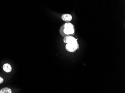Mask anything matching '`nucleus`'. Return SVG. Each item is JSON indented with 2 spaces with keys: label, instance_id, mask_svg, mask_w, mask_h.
<instances>
[{
  "label": "nucleus",
  "instance_id": "1",
  "mask_svg": "<svg viewBox=\"0 0 125 93\" xmlns=\"http://www.w3.org/2000/svg\"><path fill=\"white\" fill-rule=\"evenodd\" d=\"M63 31L64 33L66 35L73 34L74 33L73 26L71 23H66L64 25Z\"/></svg>",
  "mask_w": 125,
  "mask_h": 93
},
{
  "label": "nucleus",
  "instance_id": "2",
  "mask_svg": "<svg viewBox=\"0 0 125 93\" xmlns=\"http://www.w3.org/2000/svg\"><path fill=\"white\" fill-rule=\"evenodd\" d=\"M66 49L70 52H74L76 51L79 47L78 43L74 44H67L66 45Z\"/></svg>",
  "mask_w": 125,
  "mask_h": 93
},
{
  "label": "nucleus",
  "instance_id": "3",
  "mask_svg": "<svg viewBox=\"0 0 125 93\" xmlns=\"http://www.w3.org/2000/svg\"><path fill=\"white\" fill-rule=\"evenodd\" d=\"M64 42L67 44H74L78 43L77 40L74 37L71 36L65 37L63 39Z\"/></svg>",
  "mask_w": 125,
  "mask_h": 93
},
{
  "label": "nucleus",
  "instance_id": "4",
  "mask_svg": "<svg viewBox=\"0 0 125 93\" xmlns=\"http://www.w3.org/2000/svg\"><path fill=\"white\" fill-rule=\"evenodd\" d=\"M62 19L64 21L69 22L72 20V15L69 14H64L62 16Z\"/></svg>",
  "mask_w": 125,
  "mask_h": 93
},
{
  "label": "nucleus",
  "instance_id": "5",
  "mask_svg": "<svg viewBox=\"0 0 125 93\" xmlns=\"http://www.w3.org/2000/svg\"><path fill=\"white\" fill-rule=\"evenodd\" d=\"M3 70L6 73L10 72L12 70V67L8 63L5 64L3 66Z\"/></svg>",
  "mask_w": 125,
  "mask_h": 93
},
{
  "label": "nucleus",
  "instance_id": "6",
  "mask_svg": "<svg viewBox=\"0 0 125 93\" xmlns=\"http://www.w3.org/2000/svg\"><path fill=\"white\" fill-rule=\"evenodd\" d=\"M0 93H12V91L9 88H4L0 90Z\"/></svg>",
  "mask_w": 125,
  "mask_h": 93
},
{
  "label": "nucleus",
  "instance_id": "7",
  "mask_svg": "<svg viewBox=\"0 0 125 93\" xmlns=\"http://www.w3.org/2000/svg\"><path fill=\"white\" fill-rule=\"evenodd\" d=\"M3 82V78H2V77L0 76V84H2Z\"/></svg>",
  "mask_w": 125,
  "mask_h": 93
}]
</instances>
